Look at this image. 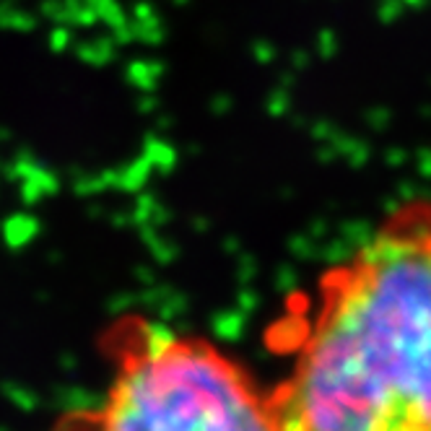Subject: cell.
<instances>
[{"instance_id":"cell-1","label":"cell","mask_w":431,"mask_h":431,"mask_svg":"<svg viewBox=\"0 0 431 431\" xmlns=\"http://www.w3.org/2000/svg\"><path fill=\"white\" fill-rule=\"evenodd\" d=\"M281 431H431V205H403L320 281Z\"/></svg>"},{"instance_id":"cell-2","label":"cell","mask_w":431,"mask_h":431,"mask_svg":"<svg viewBox=\"0 0 431 431\" xmlns=\"http://www.w3.org/2000/svg\"><path fill=\"white\" fill-rule=\"evenodd\" d=\"M81 431H281L268 395L200 338L138 325Z\"/></svg>"}]
</instances>
